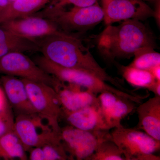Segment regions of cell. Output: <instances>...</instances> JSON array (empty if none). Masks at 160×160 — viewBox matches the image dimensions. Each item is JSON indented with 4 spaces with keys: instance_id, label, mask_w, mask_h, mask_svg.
Here are the masks:
<instances>
[{
    "instance_id": "1",
    "label": "cell",
    "mask_w": 160,
    "mask_h": 160,
    "mask_svg": "<svg viewBox=\"0 0 160 160\" xmlns=\"http://www.w3.org/2000/svg\"><path fill=\"white\" fill-rule=\"evenodd\" d=\"M42 39L38 42L40 52L52 62L66 68L88 72L122 91L135 94L122 86V80L108 74L77 37L62 32Z\"/></svg>"
},
{
    "instance_id": "2",
    "label": "cell",
    "mask_w": 160,
    "mask_h": 160,
    "mask_svg": "<svg viewBox=\"0 0 160 160\" xmlns=\"http://www.w3.org/2000/svg\"><path fill=\"white\" fill-rule=\"evenodd\" d=\"M97 39L98 49L104 58H129L144 48H155V40L151 31L140 21L128 20L118 26L107 25Z\"/></svg>"
},
{
    "instance_id": "3",
    "label": "cell",
    "mask_w": 160,
    "mask_h": 160,
    "mask_svg": "<svg viewBox=\"0 0 160 160\" xmlns=\"http://www.w3.org/2000/svg\"><path fill=\"white\" fill-rule=\"evenodd\" d=\"M34 62L47 73L62 82L75 84L96 94L110 92L119 96L126 98L136 104L142 103L147 95L132 94L111 86L95 75L80 69L66 68L57 65L43 56L38 57Z\"/></svg>"
},
{
    "instance_id": "4",
    "label": "cell",
    "mask_w": 160,
    "mask_h": 160,
    "mask_svg": "<svg viewBox=\"0 0 160 160\" xmlns=\"http://www.w3.org/2000/svg\"><path fill=\"white\" fill-rule=\"evenodd\" d=\"M110 138L126 160H160L154 153L160 151V141L145 132L120 125L112 129Z\"/></svg>"
},
{
    "instance_id": "5",
    "label": "cell",
    "mask_w": 160,
    "mask_h": 160,
    "mask_svg": "<svg viewBox=\"0 0 160 160\" xmlns=\"http://www.w3.org/2000/svg\"><path fill=\"white\" fill-rule=\"evenodd\" d=\"M104 9L98 2L87 7L73 6L69 10L63 8L41 17L51 20L61 31L70 34L93 28L104 20Z\"/></svg>"
},
{
    "instance_id": "6",
    "label": "cell",
    "mask_w": 160,
    "mask_h": 160,
    "mask_svg": "<svg viewBox=\"0 0 160 160\" xmlns=\"http://www.w3.org/2000/svg\"><path fill=\"white\" fill-rule=\"evenodd\" d=\"M13 130L26 152L60 140V133L55 131L49 122L38 113L15 116Z\"/></svg>"
},
{
    "instance_id": "7",
    "label": "cell",
    "mask_w": 160,
    "mask_h": 160,
    "mask_svg": "<svg viewBox=\"0 0 160 160\" xmlns=\"http://www.w3.org/2000/svg\"><path fill=\"white\" fill-rule=\"evenodd\" d=\"M60 138L69 160H89L109 131H86L71 126L61 128Z\"/></svg>"
},
{
    "instance_id": "8",
    "label": "cell",
    "mask_w": 160,
    "mask_h": 160,
    "mask_svg": "<svg viewBox=\"0 0 160 160\" xmlns=\"http://www.w3.org/2000/svg\"><path fill=\"white\" fill-rule=\"evenodd\" d=\"M25 84L29 99L38 114L46 118L53 129L60 133L59 124L62 106L58 95L53 87L45 83L21 78Z\"/></svg>"
},
{
    "instance_id": "9",
    "label": "cell",
    "mask_w": 160,
    "mask_h": 160,
    "mask_svg": "<svg viewBox=\"0 0 160 160\" xmlns=\"http://www.w3.org/2000/svg\"><path fill=\"white\" fill-rule=\"evenodd\" d=\"M0 74L45 83L56 88L60 80L43 70L23 52H13L0 58Z\"/></svg>"
},
{
    "instance_id": "10",
    "label": "cell",
    "mask_w": 160,
    "mask_h": 160,
    "mask_svg": "<svg viewBox=\"0 0 160 160\" xmlns=\"http://www.w3.org/2000/svg\"><path fill=\"white\" fill-rule=\"evenodd\" d=\"M0 27L30 39L36 40L62 32L51 20L39 16H29L0 24Z\"/></svg>"
},
{
    "instance_id": "11",
    "label": "cell",
    "mask_w": 160,
    "mask_h": 160,
    "mask_svg": "<svg viewBox=\"0 0 160 160\" xmlns=\"http://www.w3.org/2000/svg\"><path fill=\"white\" fill-rule=\"evenodd\" d=\"M106 25L128 20L143 21L153 16V10L143 0H111L104 9Z\"/></svg>"
},
{
    "instance_id": "12",
    "label": "cell",
    "mask_w": 160,
    "mask_h": 160,
    "mask_svg": "<svg viewBox=\"0 0 160 160\" xmlns=\"http://www.w3.org/2000/svg\"><path fill=\"white\" fill-rule=\"evenodd\" d=\"M61 118L66 120L69 126L82 130L91 131L111 130L99 102L76 111L62 110Z\"/></svg>"
},
{
    "instance_id": "13",
    "label": "cell",
    "mask_w": 160,
    "mask_h": 160,
    "mask_svg": "<svg viewBox=\"0 0 160 160\" xmlns=\"http://www.w3.org/2000/svg\"><path fill=\"white\" fill-rule=\"evenodd\" d=\"M57 92L62 110L72 112L98 102V94L75 84L60 81L55 89Z\"/></svg>"
},
{
    "instance_id": "14",
    "label": "cell",
    "mask_w": 160,
    "mask_h": 160,
    "mask_svg": "<svg viewBox=\"0 0 160 160\" xmlns=\"http://www.w3.org/2000/svg\"><path fill=\"white\" fill-rule=\"evenodd\" d=\"M1 85L15 116L37 113L32 105L25 84L21 78L4 75Z\"/></svg>"
},
{
    "instance_id": "15",
    "label": "cell",
    "mask_w": 160,
    "mask_h": 160,
    "mask_svg": "<svg viewBox=\"0 0 160 160\" xmlns=\"http://www.w3.org/2000/svg\"><path fill=\"white\" fill-rule=\"evenodd\" d=\"M138 122L135 129L142 130L160 141V97L155 96L136 107Z\"/></svg>"
},
{
    "instance_id": "16",
    "label": "cell",
    "mask_w": 160,
    "mask_h": 160,
    "mask_svg": "<svg viewBox=\"0 0 160 160\" xmlns=\"http://www.w3.org/2000/svg\"><path fill=\"white\" fill-rule=\"evenodd\" d=\"M56 0H15L0 11V24L14 19L35 14L49 3Z\"/></svg>"
},
{
    "instance_id": "17",
    "label": "cell",
    "mask_w": 160,
    "mask_h": 160,
    "mask_svg": "<svg viewBox=\"0 0 160 160\" xmlns=\"http://www.w3.org/2000/svg\"><path fill=\"white\" fill-rule=\"evenodd\" d=\"M136 103L126 98L119 97L109 108L102 110L111 129L120 126L121 122L136 109Z\"/></svg>"
},
{
    "instance_id": "18",
    "label": "cell",
    "mask_w": 160,
    "mask_h": 160,
    "mask_svg": "<svg viewBox=\"0 0 160 160\" xmlns=\"http://www.w3.org/2000/svg\"><path fill=\"white\" fill-rule=\"evenodd\" d=\"M118 69L123 78L137 89H145L151 91L157 80L151 72L130 66L118 65Z\"/></svg>"
},
{
    "instance_id": "19",
    "label": "cell",
    "mask_w": 160,
    "mask_h": 160,
    "mask_svg": "<svg viewBox=\"0 0 160 160\" xmlns=\"http://www.w3.org/2000/svg\"><path fill=\"white\" fill-rule=\"evenodd\" d=\"M0 159L28 160L22 143L14 131L0 137Z\"/></svg>"
},
{
    "instance_id": "20",
    "label": "cell",
    "mask_w": 160,
    "mask_h": 160,
    "mask_svg": "<svg viewBox=\"0 0 160 160\" xmlns=\"http://www.w3.org/2000/svg\"><path fill=\"white\" fill-rule=\"evenodd\" d=\"M154 49L147 47L138 50L134 55V59L129 66L149 71L155 66L160 65V53Z\"/></svg>"
},
{
    "instance_id": "21",
    "label": "cell",
    "mask_w": 160,
    "mask_h": 160,
    "mask_svg": "<svg viewBox=\"0 0 160 160\" xmlns=\"http://www.w3.org/2000/svg\"><path fill=\"white\" fill-rule=\"evenodd\" d=\"M89 160H126L118 146L110 139L104 140Z\"/></svg>"
},
{
    "instance_id": "22",
    "label": "cell",
    "mask_w": 160,
    "mask_h": 160,
    "mask_svg": "<svg viewBox=\"0 0 160 160\" xmlns=\"http://www.w3.org/2000/svg\"><path fill=\"white\" fill-rule=\"evenodd\" d=\"M0 41L22 46L27 50V52H40L39 45L36 40L23 38L1 27Z\"/></svg>"
},
{
    "instance_id": "23",
    "label": "cell",
    "mask_w": 160,
    "mask_h": 160,
    "mask_svg": "<svg viewBox=\"0 0 160 160\" xmlns=\"http://www.w3.org/2000/svg\"><path fill=\"white\" fill-rule=\"evenodd\" d=\"M42 148L45 160H69V156L63 148L61 140L47 143Z\"/></svg>"
},
{
    "instance_id": "24",
    "label": "cell",
    "mask_w": 160,
    "mask_h": 160,
    "mask_svg": "<svg viewBox=\"0 0 160 160\" xmlns=\"http://www.w3.org/2000/svg\"><path fill=\"white\" fill-rule=\"evenodd\" d=\"M98 0H56L43 10L38 15L42 16L63 9L68 5H72L79 7H87L92 6L98 2Z\"/></svg>"
},
{
    "instance_id": "25",
    "label": "cell",
    "mask_w": 160,
    "mask_h": 160,
    "mask_svg": "<svg viewBox=\"0 0 160 160\" xmlns=\"http://www.w3.org/2000/svg\"><path fill=\"white\" fill-rule=\"evenodd\" d=\"M15 118L11 106L0 112V137L8 132L14 131Z\"/></svg>"
},
{
    "instance_id": "26",
    "label": "cell",
    "mask_w": 160,
    "mask_h": 160,
    "mask_svg": "<svg viewBox=\"0 0 160 160\" xmlns=\"http://www.w3.org/2000/svg\"><path fill=\"white\" fill-rule=\"evenodd\" d=\"M13 52H27L26 49L22 46L0 41V58Z\"/></svg>"
},
{
    "instance_id": "27",
    "label": "cell",
    "mask_w": 160,
    "mask_h": 160,
    "mask_svg": "<svg viewBox=\"0 0 160 160\" xmlns=\"http://www.w3.org/2000/svg\"><path fill=\"white\" fill-rule=\"evenodd\" d=\"M29 159L31 160H45L44 153L42 147H36L29 150Z\"/></svg>"
},
{
    "instance_id": "28",
    "label": "cell",
    "mask_w": 160,
    "mask_h": 160,
    "mask_svg": "<svg viewBox=\"0 0 160 160\" xmlns=\"http://www.w3.org/2000/svg\"><path fill=\"white\" fill-rule=\"evenodd\" d=\"M9 107H10V106L7 100L2 86H0V112L5 111Z\"/></svg>"
},
{
    "instance_id": "29",
    "label": "cell",
    "mask_w": 160,
    "mask_h": 160,
    "mask_svg": "<svg viewBox=\"0 0 160 160\" xmlns=\"http://www.w3.org/2000/svg\"><path fill=\"white\" fill-rule=\"evenodd\" d=\"M156 6L155 10H153V16L158 23V25L160 26V0H157L155 2Z\"/></svg>"
},
{
    "instance_id": "30",
    "label": "cell",
    "mask_w": 160,
    "mask_h": 160,
    "mask_svg": "<svg viewBox=\"0 0 160 160\" xmlns=\"http://www.w3.org/2000/svg\"><path fill=\"white\" fill-rule=\"evenodd\" d=\"M157 81H160V65L152 68L149 71Z\"/></svg>"
},
{
    "instance_id": "31",
    "label": "cell",
    "mask_w": 160,
    "mask_h": 160,
    "mask_svg": "<svg viewBox=\"0 0 160 160\" xmlns=\"http://www.w3.org/2000/svg\"><path fill=\"white\" fill-rule=\"evenodd\" d=\"M151 92L154 93L155 96L160 97V81H157Z\"/></svg>"
},
{
    "instance_id": "32",
    "label": "cell",
    "mask_w": 160,
    "mask_h": 160,
    "mask_svg": "<svg viewBox=\"0 0 160 160\" xmlns=\"http://www.w3.org/2000/svg\"><path fill=\"white\" fill-rule=\"evenodd\" d=\"M10 2L9 0H0V11L7 7Z\"/></svg>"
},
{
    "instance_id": "33",
    "label": "cell",
    "mask_w": 160,
    "mask_h": 160,
    "mask_svg": "<svg viewBox=\"0 0 160 160\" xmlns=\"http://www.w3.org/2000/svg\"><path fill=\"white\" fill-rule=\"evenodd\" d=\"M111 0H102V8L104 9L106 8L108 4H109V2L111 1Z\"/></svg>"
},
{
    "instance_id": "34",
    "label": "cell",
    "mask_w": 160,
    "mask_h": 160,
    "mask_svg": "<svg viewBox=\"0 0 160 160\" xmlns=\"http://www.w3.org/2000/svg\"><path fill=\"white\" fill-rule=\"evenodd\" d=\"M144 2H155L157 0H143Z\"/></svg>"
},
{
    "instance_id": "35",
    "label": "cell",
    "mask_w": 160,
    "mask_h": 160,
    "mask_svg": "<svg viewBox=\"0 0 160 160\" xmlns=\"http://www.w3.org/2000/svg\"><path fill=\"white\" fill-rule=\"evenodd\" d=\"M14 1L15 0H9V1H10V2H13V1Z\"/></svg>"
},
{
    "instance_id": "36",
    "label": "cell",
    "mask_w": 160,
    "mask_h": 160,
    "mask_svg": "<svg viewBox=\"0 0 160 160\" xmlns=\"http://www.w3.org/2000/svg\"><path fill=\"white\" fill-rule=\"evenodd\" d=\"M0 84H1V80H0Z\"/></svg>"
}]
</instances>
